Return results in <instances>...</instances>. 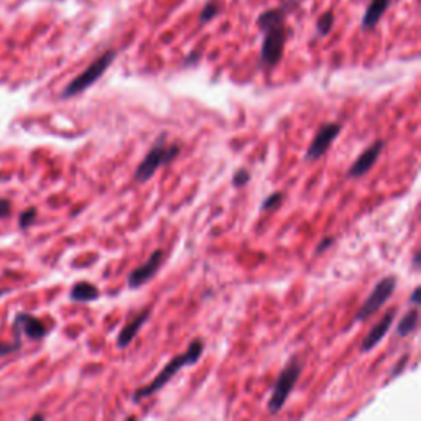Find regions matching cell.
<instances>
[{"label":"cell","instance_id":"ba28073f","mask_svg":"<svg viewBox=\"0 0 421 421\" xmlns=\"http://www.w3.org/2000/svg\"><path fill=\"white\" fill-rule=\"evenodd\" d=\"M165 260V252L161 249H156L155 252L148 257V260L143 265L137 267L135 270L130 271L129 275V288L130 289H138L143 287L145 283H148L155 276V274L160 270L161 263Z\"/></svg>","mask_w":421,"mask_h":421},{"label":"cell","instance_id":"7a4b0ae2","mask_svg":"<svg viewBox=\"0 0 421 421\" xmlns=\"http://www.w3.org/2000/svg\"><path fill=\"white\" fill-rule=\"evenodd\" d=\"M258 25L265 32L263 38L260 60L267 68H274L280 63L283 55L285 39H287V30L283 25V10H269L258 19Z\"/></svg>","mask_w":421,"mask_h":421},{"label":"cell","instance_id":"6da1fadb","mask_svg":"<svg viewBox=\"0 0 421 421\" xmlns=\"http://www.w3.org/2000/svg\"><path fill=\"white\" fill-rule=\"evenodd\" d=\"M203 352H204V342H203V339L197 337V339L191 342L190 348L184 350L183 354H179V355H177V357L171 359V361L166 364L163 368H161L160 374H158L155 379L150 382V384L145 385V387H142V388L135 390L132 400H134L135 403H138V402L145 400V398L152 397V395L158 392V390L163 388L165 385L171 380V377L177 375L181 368L195 366V364L201 359Z\"/></svg>","mask_w":421,"mask_h":421},{"label":"cell","instance_id":"cb8c5ba5","mask_svg":"<svg viewBox=\"0 0 421 421\" xmlns=\"http://www.w3.org/2000/svg\"><path fill=\"white\" fill-rule=\"evenodd\" d=\"M10 214V203L7 199H0V219L7 217Z\"/></svg>","mask_w":421,"mask_h":421},{"label":"cell","instance_id":"5b68a950","mask_svg":"<svg viewBox=\"0 0 421 421\" xmlns=\"http://www.w3.org/2000/svg\"><path fill=\"white\" fill-rule=\"evenodd\" d=\"M116 56H117L116 51L109 50V51H105L104 55H100L98 60L92 61V63L84 69V71L79 74V76L74 78L73 81L64 87L61 98H63V99L74 98V96L84 92L87 87H91L92 84H94V82H98L100 76H102V74L107 71L109 66L114 63Z\"/></svg>","mask_w":421,"mask_h":421},{"label":"cell","instance_id":"d4e9b609","mask_svg":"<svg viewBox=\"0 0 421 421\" xmlns=\"http://www.w3.org/2000/svg\"><path fill=\"white\" fill-rule=\"evenodd\" d=\"M420 293H421V288H420V287H416V288L413 289V293H411V296H410V303H413L415 306H418L420 303H421V300H420Z\"/></svg>","mask_w":421,"mask_h":421},{"label":"cell","instance_id":"8fae6325","mask_svg":"<svg viewBox=\"0 0 421 421\" xmlns=\"http://www.w3.org/2000/svg\"><path fill=\"white\" fill-rule=\"evenodd\" d=\"M150 318V310H143L142 313H138L135 318H132L130 323L125 324V328L118 332L117 336V346L120 349L129 348L132 344V341L135 339L138 334V331L142 329V326L147 323V319Z\"/></svg>","mask_w":421,"mask_h":421},{"label":"cell","instance_id":"e0dca14e","mask_svg":"<svg viewBox=\"0 0 421 421\" xmlns=\"http://www.w3.org/2000/svg\"><path fill=\"white\" fill-rule=\"evenodd\" d=\"M35 219H37V209H35V208L26 209V210H24V213L20 214L19 226L21 227V229H28V227L33 224Z\"/></svg>","mask_w":421,"mask_h":421},{"label":"cell","instance_id":"8992f818","mask_svg":"<svg viewBox=\"0 0 421 421\" xmlns=\"http://www.w3.org/2000/svg\"><path fill=\"white\" fill-rule=\"evenodd\" d=\"M395 288H397V276L388 275L385 276V278H382L380 282L375 285L374 289H372L370 295L367 296V300L364 301L361 310H359L357 314H355L354 321L361 323L364 319H367L368 316L375 314L377 311H379L382 306L393 296Z\"/></svg>","mask_w":421,"mask_h":421},{"label":"cell","instance_id":"30bf717a","mask_svg":"<svg viewBox=\"0 0 421 421\" xmlns=\"http://www.w3.org/2000/svg\"><path fill=\"white\" fill-rule=\"evenodd\" d=\"M395 314H397V308H390L387 313L382 316L380 321L370 329V332L366 336V339L362 341L361 352H368V350H372L379 346V342H382V339L387 336L388 329H390V326H392V323L395 319Z\"/></svg>","mask_w":421,"mask_h":421},{"label":"cell","instance_id":"603a6c76","mask_svg":"<svg viewBox=\"0 0 421 421\" xmlns=\"http://www.w3.org/2000/svg\"><path fill=\"white\" fill-rule=\"evenodd\" d=\"M334 244V237H324V239L321 240V242L318 244V247H316V253H323L324 250H328L329 247H331V245Z\"/></svg>","mask_w":421,"mask_h":421},{"label":"cell","instance_id":"7c38bea8","mask_svg":"<svg viewBox=\"0 0 421 421\" xmlns=\"http://www.w3.org/2000/svg\"><path fill=\"white\" fill-rule=\"evenodd\" d=\"M15 329H19V331H24L25 334L33 341H39V339H43V337L46 336L45 324L39 321L38 318H35V316L26 314V313L17 314Z\"/></svg>","mask_w":421,"mask_h":421},{"label":"cell","instance_id":"4316f807","mask_svg":"<svg viewBox=\"0 0 421 421\" xmlns=\"http://www.w3.org/2000/svg\"><path fill=\"white\" fill-rule=\"evenodd\" d=\"M32 420H45V416H43V415H35V416H32Z\"/></svg>","mask_w":421,"mask_h":421},{"label":"cell","instance_id":"44dd1931","mask_svg":"<svg viewBox=\"0 0 421 421\" xmlns=\"http://www.w3.org/2000/svg\"><path fill=\"white\" fill-rule=\"evenodd\" d=\"M408 359H410V355L408 354H403L402 357H400V361H398L397 364H395L393 366V370H392V375L390 377H398L402 374L403 370H405L406 368V364H408Z\"/></svg>","mask_w":421,"mask_h":421},{"label":"cell","instance_id":"ac0fdd59","mask_svg":"<svg viewBox=\"0 0 421 421\" xmlns=\"http://www.w3.org/2000/svg\"><path fill=\"white\" fill-rule=\"evenodd\" d=\"M282 201H283L282 192H274V195H270L269 197H267L265 201H263L262 206H260V209L262 210L275 209V208H278L280 204H282Z\"/></svg>","mask_w":421,"mask_h":421},{"label":"cell","instance_id":"4fadbf2b","mask_svg":"<svg viewBox=\"0 0 421 421\" xmlns=\"http://www.w3.org/2000/svg\"><path fill=\"white\" fill-rule=\"evenodd\" d=\"M100 293L96 285L89 282H79L69 292V298L76 303H91L99 300Z\"/></svg>","mask_w":421,"mask_h":421},{"label":"cell","instance_id":"484cf974","mask_svg":"<svg viewBox=\"0 0 421 421\" xmlns=\"http://www.w3.org/2000/svg\"><path fill=\"white\" fill-rule=\"evenodd\" d=\"M420 257H421V253L420 252H415V257H413V267L416 270L420 269Z\"/></svg>","mask_w":421,"mask_h":421},{"label":"cell","instance_id":"2e32d148","mask_svg":"<svg viewBox=\"0 0 421 421\" xmlns=\"http://www.w3.org/2000/svg\"><path fill=\"white\" fill-rule=\"evenodd\" d=\"M332 24H334V13L326 12L321 19L318 20V30L321 35H328L329 30H331Z\"/></svg>","mask_w":421,"mask_h":421},{"label":"cell","instance_id":"9a60e30c","mask_svg":"<svg viewBox=\"0 0 421 421\" xmlns=\"http://www.w3.org/2000/svg\"><path fill=\"white\" fill-rule=\"evenodd\" d=\"M420 324V311L418 308L410 310L408 313H405V316L398 321L397 324V336L398 337H408L411 334V332H415V329L418 328Z\"/></svg>","mask_w":421,"mask_h":421},{"label":"cell","instance_id":"ffe728a7","mask_svg":"<svg viewBox=\"0 0 421 421\" xmlns=\"http://www.w3.org/2000/svg\"><path fill=\"white\" fill-rule=\"evenodd\" d=\"M219 7L216 3H208V6L204 7L203 13H201V24H206V21H209L210 19H214V17L217 15Z\"/></svg>","mask_w":421,"mask_h":421},{"label":"cell","instance_id":"9c48e42d","mask_svg":"<svg viewBox=\"0 0 421 421\" xmlns=\"http://www.w3.org/2000/svg\"><path fill=\"white\" fill-rule=\"evenodd\" d=\"M382 150H384V142H382V140H377V142L372 143L367 150H364L361 153V156H359L352 165H350V168L348 171V177L361 178V177H364V174H367L368 171L374 168V165L377 163V160H379Z\"/></svg>","mask_w":421,"mask_h":421},{"label":"cell","instance_id":"277c9868","mask_svg":"<svg viewBox=\"0 0 421 421\" xmlns=\"http://www.w3.org/2000/svg\"><path fill=\"white\" fill-rule=\"evenodd\" d=\"M303 372V362L300 357H292L289 361L285 364V367L280 372V375L276 377V382L271 390L270 400H269V413L276 415L282 411L285 403H287L289 393L293 392V388L296 387V382L300 380V375Z\"/></svg>","mask_w":421,"mask_h":421},{"label":"cell","instance_id":"52a82bcc","mask_svg":"<svg viewBox=\"0 0 421 421\" xmlns=\"http://www.w3.org/2000/svg\"><path fill=\"white\" fill-rule=\"evenodd\" d=\"M341 130L342 127L341 124H337V122H328V124L319 127V130L316 132L314 138L311 140L308 152H306V160L316 161L323 155H326L331 143L339 137Z\"/></svg>","mask_w":421,"mask_h":421},{"label":"cell","instance_id":"3957f363","mask_svg":"<svg viewBox=\"0 0 421 421\" xmlns=\"http://www.w3.org/2000/svg\"><path fill=\"white\" fill-rule=\"evenodd\" d=\"M165 140H166V134H161L160 137L156 138V142L153 143L150 152H148L143 160L140 161V165L137 166V170H135L134 173L135 183H147L148 179L155 177L158 168L171 163V161L179 155L181 148H179L178 145H170V147H166Z\"/></svg>","mask_w":421,"mask_h":421},{"label":"cell","instance_id":"5bb4252c","mask_svg":"<svg viewBox=\"0 0 421 421\" xmlns=\"http://www.w3.org/2000/svg\"><path fill=\"white\" fill-rule=\"evenodd\" d=\"M390 0H372L370 6L367 7L366 13H364L362 19V26L364 28H374V26L379 24L380 17L384 15L385 10H387Z\"/></svg>","mask_w":421,"mask_h":421},{"label":"cell","instance_id":"7402d4cb","mask_svg":"<svg viewBox=\"0 0 421 421\" xmlns=\"http://www.w3.org/2000/svg\"><path fill=\"white\" fill-rule=\"evenodd\" d=\"M20 346H21V342H20L19 336H17V341L13 342V344H2V346H0V357H3V355H7V354L15 352V350L20 349Z\"/></svg>","mask_w":421,"mask_h":421},{"label":"cell","instance_id":"d6986e66","mask_svg":"<svg viewBox=\"0 0 421 421\" xmlns=\"http://www.w3.org/2000/svg\"><path fill=\"white\" fill-rule=\"evenodd\" d=\"M250 181V173L247 170H239L235 171L234 177H232V184H234L235 188H242Z\"/></svg>","mask_w":421,"mask_h":421}]
</instances>
